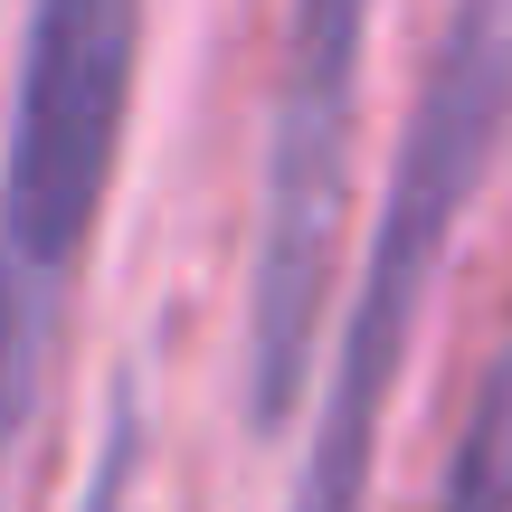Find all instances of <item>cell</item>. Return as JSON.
Returning a JSON list of instances; mask_svg holds the SVG:
<instances>
[{"mask_svg":"<svg viewBox=\"0 0 512 512\" xmlns=\"http://www.w3.org/2000/svg\"><path fill=\"white\" fill-rule=\"evenodd\" d=\"M503 133H512V0H456L437 29V57L418 76V105L399 124V152H389L370 266L351 275L342 332L313 370V418H304L285 512H370L380 437L399 408L408 351H418V313L437 294L465 219H475L484 181H494Z\"/></svg>","mask_w":512,"mask_h":512,"instance_id":"6da1fadb","label":"cell"},{"mask_svg":"<svg viewBox=\"0 0 512 512\" xmlns=\"http://www.w3.org/2000/svg\"><path fill=\"white\" fill-rule=\"evenodd\" d=\"M380 0H285L266 143H256V247H247V427L285 437L323 370V313L342 285L351 162H361V67Z\"/></svg>","mask_w":512,"mask_h":512,"instance_id":"7a4b0ae2","label":"cell"},{"mask_svg":"<svg viewBox=\"0 0 512 512\" xmlns=\"http://www.w3.org/2000/svg\"><path fill=\"white\" fill-rule=\"evenodd\" d=\"M76 294L38 285V275L0 266V512H10V465L29 446V418H38V380H48V351H57V323H67Z\"/></svg>","mask_w":512,"mask_h":512,"instance_id":"3957f363","label":"cell"},{"mask_svg":"<svg viewBox=\"0 0 512 512\" xmlns=\"http://www.w3.org/2000/svg\"><path fill=\"white\" fill-rule=\"evenodd\" d=\"M437 512H512V323H503L494 361H484L475 399H465L456 446H446Z\"/></svg>","mask_w":512,"mask_h":512,"instance_id":"277c9868","label":"cell"},{"mask_svg":"<svg viewBox=\"0 0 512 512\" xmlns=\"http://www.w3.org/2000/svg\"><path fill=\"white\" fill-rule=\"evenodd\" d=\"M133 484H143V408H133V389H114L105 399V437H95L86 484H76L67 512H133Z\"/></svg>","mask_w":512,"mask_h":512,"instance_id":"5b68a950","label":"cell"}]
</instances>
